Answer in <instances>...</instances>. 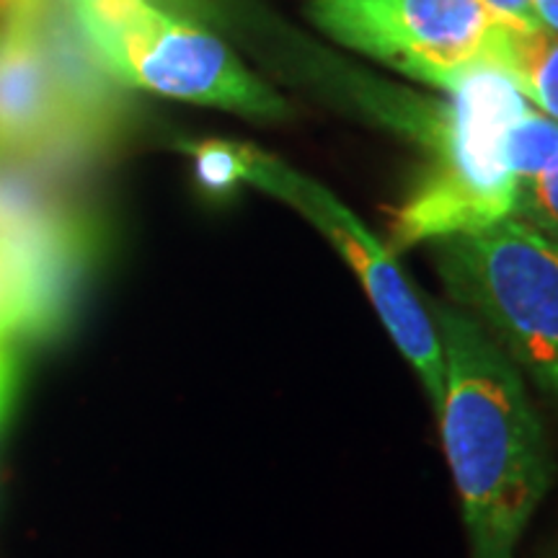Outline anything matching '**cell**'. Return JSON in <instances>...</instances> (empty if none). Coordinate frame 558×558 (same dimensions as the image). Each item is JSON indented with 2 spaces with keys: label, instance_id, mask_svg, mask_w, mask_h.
<instances>
[{
  "label": "cell",
  "instance_id": "cell-1",
  "mask_svg": "<svg viewBox=\"0 0 558 558\" xmlns=\"http://www.w3.org/2000/svg\"><path fill=\"white\" fill-rule=\"evenodd\" d=\"M442 344V445L473 558H512L554 463L520 369L469 313L432 300Z\"/></svg>",
  "mask_w": 558,
  "mask_h": 558
},
{
  "label": "cell",
  "instance_id": "cell-2",
  "mask_svg": "<svg viewBox=\"0 0 558 558\" xmlns=\"http://www.w3.org/2000/svg\"><path fill=\"white\" fill-rule=\"evenodd\" d=\"M427 246L452 305L558 399V243L509 215Z\"/></svg>",
  "mask_w": 558,
  "mask_h": 558
},
{
  "label": "cell",
  "instance_id": "cell-3",
  "mask_svg": "<svg viewBox=\"0 0 558 558\" xmlns=\"http://www.w3.org/2000/svg\"><path fill=\"white\" fill-rule=\"evenodd\" d=\"M75 24L114 78L199 107L282 120L288 101L226 41L156 0H68Z\"/></svg>",
  "mask_w": 558,
  "mask_h": 558
},
{
  "label": "cell",
  "instance_id": "cell-4",
  "mask_svg": "<svg viewBox=\"0 0 558 558\" xmlns=\"http://www.w3.org/2000/svg\"><path fill=\"white\" fill-rule=\"evenodd\" d=\"M452 128L442 150L424 166L414 192L396 209L388 248L407 251L452 233L509 218L518 179L509 171L505 137L530 104L497 70L484 68L448 90Z\"/></svg>",
  "mask_w": 558,
  "mask_h": 558
},
{
  "label": "cell",
  "instance_id": "cell-5",
  "mask_svg": "<svg viewBox=\"0 0 558 558\" xmlns=\"http://www.w3.org/2000/svg\"><path fill=\"white\" fill-rule=\"evenodd\" d=\"M308 16L339 47L445 94L488 68L505 21L486 0H308Z\"/></svg>",
  "mask_w": 558,
  "mask_h": 558
},
{
  "label": "cell",
  "instance_id": "cell-6",
  "mask_svg": "<svg viewBox=\"0 0 558 558\" xmlns=\"http://www.w3.org/2000/svg\"><path fill=\"white\" fill-rule=\"evenodd\" d=\"M241 158L243 184L282 199L331 241L341 259L357 275L390 339L416 369L424 393L437 409L442 401L445 365L435 318H432L429 305L422 303L414 284L403 275L388 243H383L324 184L292 169L282 158L269 156L246 143H241Z\"/></svg>",
  "mask_w": 558,
  "mask_h": 558
},
{
  "label": "cell",
  "instance_id": "cell-7",
  "mask_svg": "<svg viewBox=\"0 0 558 558\" xmlns=\"http://www.w3.org/2000/svg\"><path fill=\"white\" fill-rule=\"evenodd\" d=\"M75 120V99L37 13L5 21L0 37V150L45 153Z\"/></svg>",
  "mask_w": 558,
  "mask_h": 558
},
{
  "label": "cell",
  "instance_id": "cell-8",
  "mask_svg": "<svg viewBox=\"0 0 558 558\" xmlns=\"http://www.w3.org/2000/svg\"><path fill=\"white\" fill-rule=\"evenodd\" d=\"M488 68L520 90L527 104L558 122V34L505 19L494 34Z\"/></svg>",
  "mask_w": 558,
  "mask_h": 558
},
{
  "label": "cell",
  "instance_id": "cell-9",
  "mask_svg": "<svg viewBox=\"0 0 558 558\" xmlns=\"http://www.w3.org/2000/svg\"><path fill=\"white\" fill-rule=\"evenodd\" d=\"M505 156L518 184L554 169L558 163V122L527 109L525 114L509 124Z\"/></svg>",
  "mask_w": 558,
  "mask_h": 558
},
{
  "label": "cell",
  "instance_id": "cell-10",
  "mask_svg": "<svg viewBox=\"0 0 558 558\" xmlns=\"http://www.w3.org/2000/svg\"><path fill=\"white\" fill-rule=\"evenodd\" d=\"M512 218H520L558 243V163L538 177L520 181Z\"/></svg>",
  "mask_w": 558,
  "mask_h": 558
},
{
  "label": "cell",
  "instance_id": "cell-11",
  "mask_svg": "<svg viewBox=\"0 0 558 558\" xmlns=\"http://www.w3.org/2000/svg\"><path fill=\"white\" fill-rule=\"evenodd\" d=\"M179 150L192 156L197 179L207 190L222 192L235 184H243L241 143H230V140H202V143L179 145Z\"/></svg>",
  "mask_w": 558,
  "mask_h": 558
},
{
  "label": "cell",
  "instance_id": "cell-12",
  "mask_svg": "<svg viewBox=\"0 0 558 558\" xmlns=\"http://www.w3.org/2000/svg\"><path fill=\"white\" fill-rule=\"evenodd\" d=\"M499 16H505L509 21H518V24L525 26H541L538 16H535V5L533 0H486Z\"/></svg>",
  "mask_w": 558,
  "mask_h": 558
},
{
  "label": "cell",
  "instance_id": "cell-13",
  "mask_svg": "<svg viewBox=\"0 0 558 558\" xmlns=\"http://www.w3.org/2000/svg\"><path fill=\"white\" fill-rule=\"evenodd\" d=\"M41 0H0V21H11L19 16L39 13Z\"/></svg>",
  "mask_w": 558,
  "mask_h": 558
},
{
  "label": "cell",
  "instance_id": "cell-14",
  "mask_svg": "<svg viewBox=\"0 0 558 558\" xmlns=\"http://www.w3.org/2000/svg\"><path fill=\"white\" fill-rule=\"evenodd\" d=\"M533 5L543 29L558 34V0H533Z\"/></svg>",
  "mask_w": 558,
  "mask_h": 558
},
{
  "label": "cell",
  "instance_id": "cell-15",
  "mask_svg": "<svg viewBox=\"0 0 558 558\" xmlns=\"http://www.w3.org/2000/svg\"><path fill=\"white\" fill-rule=\"evenodd\" d=\"M3 29H5V21H0V37H3Z\"/></svg>",
  "mask_w": 558,
  "mask_h": 558
}]
</instances>
